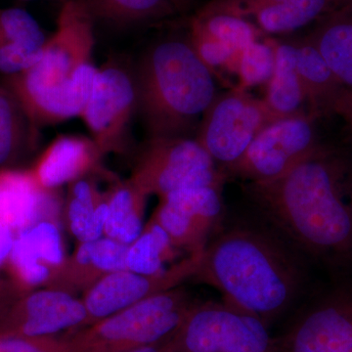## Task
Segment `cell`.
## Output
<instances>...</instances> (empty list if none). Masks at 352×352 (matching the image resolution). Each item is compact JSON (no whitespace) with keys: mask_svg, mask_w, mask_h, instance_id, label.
I'll use <instances>...</instances> for the list:
<instances>
[{"mask_svg":"<svg viewBox=\"0 0 352 352\" xmlns=\"http://www.w3.org/2000/svg\"><path fill=\"white\" fill-rule=\"evenodd\" d=\"M258 215L310 261L352 274V152L326 144L274 179L247 182Z\"/></svg>","mask_w":352,"mask_h":352,"instance_id":"obj_1","label":"cell"},{"mask_svg":"<svg viewBox=\"0 0 352 352\" xmlns=\"http://www.w3.org/2000/svg\"><path fill=\"white\" fill-rule=\"evenodd\" d=\"M258 217L224 219L206 245L191 280L217 289L224 302L268 325L305 296L310 261Z\"/></svg>","mask_w":352,"mask_h":352,"instance_id":"obj_2","label":"cell"},{"mask_svg":"<svg viewBox=\"0 0 352 352\" xmlns=\"http://www.w3.org/2000/svg\"><path fill=\"white\" fill-rule=\"evenodd\" d=\"M133 75L138 113L149 138H188L217 96L214 73L189 38L154 44Z\"/></svg>","mask_w":352,"mask_h":352,"instance_id":"obj_3","label":"cell"},{"mask_svg":"<svg viewBox=\"0 0 352 352\" xmlns=\"http://www.w3.org/2000/svg\"><path fill=\"white\" fill-rule=\"evenodd\" d=\"M196 302L182 285L64 337L69 352L132 351L173 337Z\"/></svg>","mask_w":352,"mask_h":352,"instance_id":"obj_4","label":"cell"},{"mask_svg":"<svg viewBox=\"0 0 352 352\" xmlns=\"http://www.w3.org/2000/svg\"><path fill=\"white\" fill-rule=\"evenodd\" d=\"M173 352H276L268 325L228 303L197 302L173 337Z\"/></svg>","mask_w":352,"mask_h":352,"instance_id":"obj_5","label":"cell"},{"mask_svg":"<svg viewBox=\"0 0 352 352\" xmlns=\"http://www.w3.org/2000/svg\"><path fill=\"white\" fill-rule=\"evenodd\" d=\"M226 178L196 138H149L129 179L145 195L161 198L187 187L223 186Z\"/></svg>","mask_w":352,"mask_h":352,"instance_id":"obj_6","label":"cell"},{"mask_svg":"<svg viewBox=\"0 0 352 352\" xmlns=\"http://www.w3.org/2000/svg\"><path fill=\"white\" fill-rule=\"evenodd\" d=\"M276 122L265 102L244 88L215 96L204 113L197 140L224 173L237 163L259 132Z\"/></svg>","mask_w":352,"mask_h":352,"instance_id":"obj_7","label":"cell"},{"mask_svg":"<svg viewBox=\"0 0 352 352\" xmlns=\"http://www.w3.org/2000/svg\"><path fill=\"white\" fill-rule=\"evenodd\" d=\"M309 113L271 122L259 132L247 151L226 171L247 182H267L284 175L328 143L317 131Z\"/></svg>","mask_w":352,"mask_h":352,"instance_id":"obj_8","label":"cell"},{"mask_svg":"<svg viewBox=\"0 0 352 352\" xmlns=\"http://www.w3.org/2000/svg\"><path fill=\"white\" fill-rule=\"evenodd\" d=\"M276 352H352V274L340 275L311 298Z\"/></svg>","mask_w":352,"mask_h":352,"instance_id":"obj_9","label":"cell"},{"mask_svg":"<svg viewBox=\"0 0 352 352\" xmlns=\"http://www.w3.org/2000/svg\"><path fill=\"white\" fill-rule=\"evenodd\" d=\"M135 112L138 95L133 74L112 62L99 68L80 118L104 156L126 152Z\"/></svg>","mask_w":352,"mask_h":352,"instance_id":"obj_10","label":"cell"},{"mask_svg":"<svg viewBox=\"0 0 352 352\" xmlns=\"http://www.w3.org/2000/svg\"><path fill=\"white\" fill-rule=\"evenodd\" d=\"M222 186L187 187L160 198L152 219L176 250L203 252L226 219Z\"/></svg>","mask_w":352,"mask_h":352,"instance_id":"obj_11","label":"cell"},{"mask_svg":"<svg viewBox=\"0 0 352 352\" xmlns=\"http://www.w3.org/2000/svg\"><path fill=\"white\" fill-rule=\"evenodd\" d=\"M201 254H188L159 274H141L127 270L109 273L83 293L87 320L82 329L146 298L182 286L195 274Z\"/></svg>","mask_w":352,"mask_h":352,"instance_id":"obj_12","label":"cell"},{"mask_svg":"<svg viewBox=\"0 0 352 352\" xmlns=\"http://www.w3.org/2000/svg\"><path fill=\"white\" fill-rule=\"evenodd\" d=\"M94 21L80 0L63 2L54 34L46 39L43 56L24 73L43 85H57L92 63Z\"/></svg>","mask_w":352,"mask_h":352,"instance_id":"obj_13","label":"cell"},{"mask_svg":"<svg viewBox=\"0 0 352 352\" xmlns=\"http://www.w3.org/2000/svg\"><path fill=\"white\" fill-rule=\"evenodd\" d=\"M98 68L90 63L78 69L73 78L57 85H43L24 72L3 76L1 85L20 102L36 129L80 118L87 105Z\"/></svg>","mask_w":352,"mask_h":352,"instance_id":"obj_14","label":"cell"},{"mask_svg":"<svg viewBox=\"0 0 352 352\" xmlns=\"http://www.w3.org/2000/svg\"><path fill=\"white\" fill-rule=\"evenodd\" d=\"M87 320L82 298L46 288L20 296L0 320L1 336L45 337L78 331Z\"/></svg>","mask_w":352,"mask_h":352,"instance_id":"obj_15","label":"cell"},{"mask_svg":"<svg viewBox=\"0 0 352 352\" xmlns=\"http://www.w3.org/2000/svg\"><path fill=\"white\" fill-rule=\"evenodd\" d=\"M61 205L58 190L41 188L31 170L0 168V219L17 235L41 220H57Z\"/></svg>","mask_w":352,"mask_h":352,"instance_id":"obj_16","label":"cell"},{"mask_svg":"<svg viewBox=\"0 0 352 352\" xmlns=\"http://www.w3.org/2000/svg\"><path fill=\"white\" fill-rule=\"evenodd\" d=\"M127 249L129 245L107 237L80 243L72 256L51 272L46 288L73 296L85 293L109 273L126 270Z\"/></svg>","mask_w":352,"mask_h":352,"instance_id":"obj_17","label":"cell"},{"mask_svg":"<svg viewBox=\"0 0 352 352\" xmlns=\"http://www.w3.org/2000/svg\"><path fill=\"white\" fill-rule=\"evenodd\" d=\"M298 71L308 113L314 117H339L352 131V91L329 68L309 41L296 44Z\"/></svg>","mask_w":352,"mask_h":352,"instance_id":"obj_18","label":"cell"},{"mask_svg":"<svg viewBox=\"0 0 352 352\" xmlns=\"http://www.w3.org/2000/svg\"><path fill=\"white\" fill-rule=\"evenodd\" d=\"M103 157L91 138L65 134L50 143L31 171L41 188L59 190L95 173Z\"/></svg>","mask_w":352,"mask_h":352,"instance_id":"obj_19","label":"cell"},{"mask_svg":"<svg viewBox=\"0 0 352 352\" xmlns=\"http://www.w3.org/2000/svg\"><path fill=\"white\" fill-rule=\"evenodd\" d=\"M307 41L352 91V2L340 4L320 18Z\"/></svg>","mask_w":352,"mask_h":352,"instance_id":"obj_20","label":"cell"},{"mask_svg":"<svg viewBox=\"0 0 352 352\" xmlns=\"http://www.w3.org/2000/svg\"><path fill=\"white\" fill-rule=\"evenodd\" d=\"M68 186L64 212L69 230L80 243L100 239L107 219V192H102L89 175Z\"/></svg>","mask_w":352,"mask_h":352,"instance_id":"obj_21","label":"cell"},{"mask_svg":"<svg viewBox=\"0 0 352 352\" xmlns=\"http://www.w3.org/2000/svg\"><path fill=\"white\" fill-rule=\"evenodd\" d=\"M241 14H251L259 28L271 34L300 29L319 20L337 6L336 0H247L235 6Z\"/></svg>","mask_w":352,"mask_h":352,"instance_id":"obj_22","label":"cell"},{"mask_svg":"<svg viewBox=\"0 0 352 352\" xmlns=\"http://www.w3.org/2000/svg\"><path fill=\"white\" fill-rule=\"evenodd\" d=\"M275 52L274 73L263 101L274 120H279L302 113L307 98L298 71L296 44H275Z\"/></svg>","mask_w":352,"mask_h":352,"instance_id":"obj_23","label":"cell"},{"mask_svg":"<svg viewBox=\"0 0 352 352\" xmlns=\"http://www.w3.org/2000/svg\"><path fill=\"white\" fill-rule=\"evenodd\" d=\"M108 194V212L104 236L129 245L143 230L145 195L131 179L117 182Z\"/></svg>","mask_w":352,"mask_h":352,"instance_id":"obj_24","label":"cell"},{"mask_svg":"<svg viewBox=\"0 0 352 352\" xmlns=\"http://www.w3.org/2000/svg\"><path fill=\"white\" fill-rule=\"evenodd\" d=\"M38 131L15 95L0 83V168L17 163L36 142Z\"/></svg>","mask_w":352,"mask_h":352,"instance_id":"obj_25","label":"cell"},{"mask_svg":"<svg viewBox=\"0 0 352 352\" xmlns=\"http://www.w3.org/2000/svg\"><path fill=\"white\" fill-rule=\"evenodd\" d=\"M95 21L131 25L178 12L173 0H80Z\"/></svg>","mask_w":352,"mask_h":352,"instance_id":"obj_26","label":"cell"},{"mask_svg":"<svg viewBox=\"0 0 352 352\" xmlns=\"http://www.w3.org/2000/svg\"><path fill=\"white\" fill-rule=\"evenodd\" d=\"M210 38L231 50L242 52L245 46L258 41L256 28L243 17L233 4L210 6L193 19Z\"/></svg>","mask_w":352,"mask_h":352,"instance_id":"obj_27","label":"cell"},{"mask_svg":"<svg viewBox=\"0 0 352 352\" xmlns=\"http://www.w3.org/2000/svg\"><path fill=\"white\" fill-rule=\"evenodd\" d=\"M175 250L168 235L151 217L138 239L129 245L126 270L141 274H159L168 270L164 265L175 258Z\"/></svg>","mask_w":352,"mask_h":352,"instance_id":"obj_28","label":"cell"},{"mask_svg":"<svg viewBox=\"0 0 352 352\" xmlns=\"http://www.w3.org/2000/svg\"><path fill=\"white\" fill-rule=\"evenodd\" d=\"M6 265L10 282L21 296L34 291L41 285L46 286L52 272L51 268L32 252L21 235L16 236Z\"/></svg>","mask_w":352,"mask_h":352,"instance_id":"obj_29","label":"cell"},{"mask_svg":"<svg viewBox=\"0 0 352 352\" xmlns=\"http://www.w3.org/2000/svg\"><path fill=\"white\" fill-rule=\"evenodd\" d=\"M276 52L275 44L254 41L241 52L235 73L241 87H256L270 82L274 73Z\"/></svg>","mask_w":352,"mask_h":352,"instance_id":"obj_30","label":"cell"},{"mask_svg":"<svg viewBox=\"0 0 352 352\" xmlns=\"http://www.w3.org/2000/svg\"><path fill=\"white\" fill-rule=\"evenodd\" d=\"M47 36L38 21L21 8L0 9V47L9 44H24L43 47Z\"/></svg>","mask_w":352,"mask_h":352,"instance_id":"obj_31","label":"cell"},{"mask_svg":"<svg viewBox=\"0 0 352 352\" xmlns=\"http://www.w3.org/2000/svg\"><path fill=\"white\" fill-rule=\"evenodd\" d=\"M18 235L24 238L32 252L51 270H56L66 259L57 220H41Z\"/></svg>","mask_w":352,"mask_h":352,"instance_id":"obj_32","label":"cell"},{"mask_svg":"<svg viewBox=\"0 0 352 352\" xmlns=\"http://www.w3.org/2000/svg\"><path fill=\"white\" fill-rule=\"evenodd\" d=\"M0 352H69L66 338L1 336Z\"/></svg>","mask_w":352,"mask_h":352,"instance_id":"obj_33","label":"cell"},{"mask_svg":"<svg viewBox=\"0 0 352 352\" xmlns=\"http://www.w3.org/2000/svg\"><path fill=\"white\" fill-rule=\"evenodd\" d=\"M43 48L24 44H9L0 47V74L12 76L32 68L43 56Z\"/></svg>","mask_w":352,"mask_h":352,"instance_id":"obj_34","label":"cell"},{"mask_svg":"<svg viewBox=\"0 0 352 352\" xmlns=\"http://www.w3.org/2000/svg\"><path fill=\"white\" fill-rule=\"evenodd\" d=\"M15 239L12 229L0 219V270L6 265Z\"/></svg>","mask_w":352,"mask_h":352,"instance_id":"obj_35","label":"cell"},{"mask_svg":"<svg viewBox=\"0 0 352 352\" xmlns=\"http://www.w3.org/2000/svg\"><path fill=\"white\" fill-rule=\"evenodd\" d=\"M20 296H22L20 295L18 289L15 288V286L10 281H9V284L6 287L0 289V320L3 318L9 307Z\"/></svg>","mask_w":352,"mask_h":352,"instance_id":"obj_36","label":"cell"},{"mask_svg":"<svg viewBox=\"0 0 352 352\" xmlns=\"http://www.w3.org/2000/svg\"><path fill=\"white\" fill-rule=\"evenodd\" d=\"M173 337L129 352H173Z\"/></svg>","mask_w":352,"mask_h":352,"instance_id":"obj_37","label":"cell"},{"mask_svg":"<svg viewBox=\"0 0 352 352\" xmlns=\"http://www.w3.org/2000/svg\"><path fill=\"white\" fill-rule=\"evenodd\" d=\"M177 11L185 10L191 4L192 0H173Z\"/></svg>","mask_w":352,"mask_h":352,"instance_id":"obj_38","label":"cell"},{"mask_svg":"<svg viewBox=\"0 0 352 352\" xmlns=\"http://www.w3.org/2000/svg\"><path fill=\"white\" fill-rule=\"evenodd\" d=\"M8 283L9 281H6V280H2L1 278H0V289L3 288V287L6 286Z\"/></svg>","mask_w":352,"mask_h":352,"instance_id":"obj_39","label":"cell"},{"mask_svg":"<svg viewBox=\"0 0 352 352\" xmlns=\"http://www.w3.org/2000/svg\"><path fill=\"white\" fill-rule=\"evenodd\" d=\"M337 1V6H340V4L347 3V2H352V0H336Z\"/></svg>","mask_w":352,"mask_h":352,"instance_id":"obj_40","label":"cell"},{"mask_svg":"<svg viewBox=\"0 0 352 352\" xmlns=\"http://www.w3.org/2000/svg\"><path fill=\"white\" fill-rule=\"evenodd\" d=\"M60 1L65 2L67 1V0H60Z\"/></svg>","mask_w":352,"mask_h":352,"instance_id":"obj_41","label":"cell"},{"mask_svg":"<svg viewBox=\"0 0 352 352\" xmlns=\"http://www.w3.org/2000/svg\"><path fill=\"white\" fill-rule=\"evenodd\" d=\"M8 284H9V283H8ZM8 284H7V285H8ZM7 285H6V286H7ZM6 286H4V287H6ZM4 287H3V288H4ZM3 288H1V289H3Z\"/></svg>","mask_w":352,"mask_h":352,"instance_id":"obj_42","label":"cell"}]
</instances>
